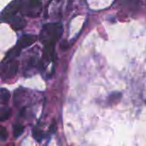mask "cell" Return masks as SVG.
I'll return each instance as SVG.
<instances>
[{
  "label": "cell",
  "mask_w": 146,
  "mask_h": 146,
  "mask_svg": "<svg viewBox=\"0 0 146 146\" xmlns=\"http://www.w3.org/2000/svg\"><path fill=\"white\" fill-rule=\"evenodd\" d=\"M7 138H8L7 130L3 127L0 126V141H4L7 139Z\"/></svg>",
  "instance_id": "7c38bea8"
},
{
  "label": "cell",
  "mask_w": 146,
  "mask_h": 146,
  "mask_svg": "<svg viewBox=\"0 0 146 146\" xmlns=\"http://www.w3.org/2000/svg\"><path fill=\"white\" fill-rule=\"evenodd\" d=\"M21 49L19 47V46H15L13 49H11L9 52H8V54H7V56H6V57L7 58H13V57H16L17 56H19V54L21 53Z\"/></svg>",
  "instance_id": "9c48e42d"
},
{
  "label": "cell",
  "mask_w": 146,
  "mask_h": 146,
  "mask_svg": "<svg viewBox=\"0 0 146 146\" xmlns=\"http://www.w3.org/2000/svg\"><path fill=\"white\" fill-rule=\"evenodd\" d=\"M33 138L37 141H41L44 139V133L40 129H38V128H33Z\"/></svg>",
  "instance_id": "8fae6325"
},
{
  "label": "cell",
  "mask_w": 146,
  "mask_h": 146,
  "mask_svg": "<svg viewBox=\"0 0 146 146\" xmlns=\"http://www.w3.org/2000/svg\"><path fill=\"white\" fill-rule=\"evenodd\" d=\"M24 131V127L21 124H15L13 127V134L15 138H18L22 134Z\"/></svg>",
  "instance_id": "30bf717a"
},
{
  "label": "cell",
  "mask_w": 146,
  "mask_h": 146,
  "mask_svg": "<svg viewBox=\"0 0 146 146\" xmlns=\"http://www.w3.org/2000/svg\"><path fill=\"white\" fill-rule=\"evenodd\" d=\"M8 21L9 22L11 27L15 31H18V30H21V29L24 28L26 27V25H27V21L22 16L15 15L11 19H9Z\"/></svg>",
  "instance_id": "5b68a950"
},
{
  "label": "cell",
  "mask_w": 146,
  "mask_h": 146,
  "mask_svg": "<svg viewBox=\"0 0 146 146\" xmlns=\"http://www.w3.org/2000/svg\"><path fill=\"white\" fill-rule=\"evenodd\" d=\"M41 7L40 0H29L27 4L22 5V14L30 17H38L41 13Z\"/></svg>",
  "instance_id": "277c9868"
},
{
  "label": "cell",
  "mask_w": 146,
  "mask_h": 146,
  "mask_svg": "<svg viewBox=\"0 0 146 146\" xmlns=\"http://www.w3.org/2000/svg\"><path fill=\"white\" fill-rule=\"evenodd\" d=\"M23 5L22 0H14L12 1L1 13L0 19L2 21H8L9 19H11L13 16L16 15L18 11L21 9V7Z\"/></svg>",
  "instance_id": "3957f363"
},
{
  "label": "cell",
  "mask_w": 146,
  "mask_h": 146,
  "mask_svg": "<svg viewBox=\"0 0 146 146\" xmlns=\"http://www.w3.org/2000/svg\"><path fill=\"white\" fill-rule=\"evenodd\" d=\"M10 98V93L5 88L0 89V103L3 104H7Z\"/></svg>",
  "instance_id": "52a82bcc"
},
{
  "label": "cell",
  "mask_w": 146,
  "mask_h": 146,
  "mask_svg": "<svg viewBox=\"0 0 146 146\" xmlns=\"http://www.w3.org/2000/svg\"><path fill=\"white\" fill-rule=\"evenodd\" d=\"M37 40V37L35 35L33 34H26L23 35L22 38L19 40V42L17 43V46H19L21 50L33 44L35 41Z\"/></svg>",
  "instance_id": "8992f818"
},
{
  "label": "cell",
  "mask_w": 146,
  "mask_h": 146,
  "mask_svg": "<svg viewBox=\"0 0 146 146\" xmlns=\"http://www.w3.org/2000/svg\"><path fill=\"white\" fill-rule=\"evenodd\" d=\"M63 29L60 23H50L44 25L40 32V41L46 45H55L60 39Z\"/></svg>",
  "instance_id": "6da1fadb"
},
{
  "label": "cell",
  "mask_w": 146,
  "mask_h": 146,
  "mask_svg": "<svg viewBox=\"0 0 146 146\" xmlns=\"http://www.w3.org/2000/svg\"><path fill=\"white\" fill-rule=\"evenodd\" d=\"M18 70V62L15 60H9L3 63L0 68V75L3 80H11L14 78Z\"/></svg>",
  "instance_id": "7a4b0ae2"
},
{
  "label": "cell",
  "mask_w": 146,
  "mask_h": 146,
  "mask_svg": "<svg viewBox=\"0 0 146 146\" xmlns=\"http://www.w3.org/2000/svg\"><path fill=\"white\" fill-rule=\"evenodd\" d=\"M11 115V110L8 107L0 108V121H5L9 119Z\"/></svg>",
  "instance_id": "ba28073f"
}]
</instances>
